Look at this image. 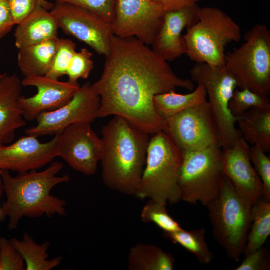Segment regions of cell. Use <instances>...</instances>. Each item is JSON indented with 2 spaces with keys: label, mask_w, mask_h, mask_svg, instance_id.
Masks as SVG:
<instances>
[{
  "label": "cell",
  "mask_w": 270,
  "mask_h": 270,
  "mask_svg": "<svg viewBox=\"0 0 270 270\" xmlns=\"http://www.w3.org/2000/svg\"><path fill=\"white\" fill-rule=\"evenodd\" d=\"M2 182L1 178H0V197L2 196V193L4 192Z\"/></svg>",
  "instance_id": "40"
},
{
  "label": "cell",
  "mask_w": 270,
  "mask_h": 270,
  "mask_svg": "<svg viewBox=\"0 0 270 270\" xmlns=\"http://www.w3.org/2000/svg\"><path fill=\"white\" fill-rule=\"evenodd\" d=\"M160 5L166 12L178 10L196 4L200 0H150Z\"/></svg>",
  "instance_id": "38"
},
{
  "label": "cell",
  "mask_w": 270,
  "mask_h": 270,
  "mask_svg": "<svg viewBox=\"0 0 270 270\" xmlns=\"http://www.w3.org/2000/svg\"><path fill=\"white\" fill-rule=\"evenodd\" d=\"M206 97L204 88L197 85L194 90L188 94H182L170 90L158 94L154 98V105L157 114L164 120L204 102Z\"/></svg>",
  "instance_id": "24"
},
{
  "label": "cell",
  "mask_w": 270,
  "mask_h": 270,
  "mask_svg": "<svg viewBox=\"0 0 270 270\" xmlns=\"http://www.w3.org/2000/svg\"><path fill=\"white\" fill-rule=\"evenodd\" d=\"M186 28V54L196 63L212 66H224L226 46L239 42L242 36L240 26L215 7H200L196 20Z\"/></svg>",
  "instance_id": "6"
},
{
  "label": "cell",
  "mask_w": 270,
  "mask_h": 270,
  "mask_svg": "<svg viewBox=\"0 0 270 270\" xmlns=\"http://www.w3.org/2000/svg\"><path fill=\"white\" fill-rule=\"evenodd\" d=\"M166 12L150 0H118L112 22L114 36L134 37L150 46L162 24Z\"/></svg>",
  "instance_id": "13"
},
{
  "label": "cell",
  "mask_w": 270,
  "mask_h": 270,
  "mask_svg": "<svg viewBox=\"0 0 270 270\" xmlns=\"http://www.w3.org/2000/svg\"><path fill=\"white\" fill-rule=\"evenodd\" d=\"M2 74H0V78H1V76H2Z\"/></svg>",
  "instance_id": "42"
},
{
  "label": "cell",
  "mask_w": 270,
  "mask_h": 270,
  "mask_svg": "<svg viewBox=\"0 0 270 270\" xmlns=\"http://www.w3.org/2000/svg\"><path fill=\"white\" fill-rule=\"evenodd\" d=\"M24 262L10 240L0 235V270H25Z\"/></svg>",
  "instance_id": "34"
},
{
  "label": "cell",
  "mask_w": 270,
  "mask_h": 270,
  "mask_svg": "<svg viewBox=\"0 0 270 270\" xmlns=\"http://www.w3.org/2000/svg\"><path fill=\"white\" fill-rule=\"evenodd\" d=\"M50 12L66 34L85 43L98 54L108 55L114 35L111 22L88 9L69 3L54 2Z\"/></svg>",
  "instance_id": "11"
},
{
  "label": "cell",
  "mask_w": 270,
  "mask_h": 270,
  "mask_svg": "<svg viewBox=\"0 0 270 270\" xmlns=\"http://www.w3.org/2000/svg\"><path fill=\"white\" fill-rule=\"evenodd\" d=\"M178 186L181 200L206 206L218 194L223 177L222 148L219 145L183 152Z\"/></svg>",
  "instance_id": "9"
},
{
  "label": "cell",
  "mask_w": 270,
  "mask_h": 270,
  "mask_svg": "<svg viewBox=\"0 0 270 270\" xmlns=\"http://www.w3.org/2000/svg\"><path fill=\"white\" fill-rule=\"evenodd\" d=\"M236 123L248 144L258 146L265 153L270 150V108H252Z\"/></svg>",
  "instance_id": "22"
},
{
  "label": "cell",
  "mask_w": 270,
  "mask_h": 270,
  "mask_svg": "<svg viewBox=\"0 0 270 270\" xmlns=\"http://www.w3.org/2000/svg\"><path fill=\"white\" fill-rule=\"evenodd\" d=\"M23 87L17 74L4 73L0 78V148L12 142L16 130L26 125L18 104Z\"/></svg>",
  "instance_id": "19"
},
{
  "label": "cell",
  "mask_w": 270,
  "mask_h": 270,
  "mask_svg": "<svg viewBox=\"0 0 270 270\" xmlns=\"http://www.w3.org/2000/svg\"><path fill=\"white\" fill-rule=\"evenodd\" d=\"M63 164L52 162L45 170L18 173L12 176L8 170H0V178L6 200L0 209V220L9 218V230H16L24 218H38L44 215H66V202L50 194L56 186L68 182V175L58 176Z\"/></svg>",
  "instance_id": "3"
},
{
  "label": "cell",
  "mask_w": 270,
  "mask_h": 270,
  "mask_svg": "<svg viewBox=\"0 0 270 270\" xmlns=\"http://www.w3.org/2000/svg\"><path fill=\"white\" fill-rule=\"evenodd\" d=\"M1 56H2V54H1L0 50V59H1Z\"/></svg>",
  "instance_id": "41"
},
{
  "label": "cell",
  "mask_w": 270,
  "mask_h": 270,
  "mask_svg": "<svg viewBox=\"0 0 270 270\" xmlns=\"http://www.w3.org/2000/svg\"><path fill=\"white\" fill-rule=\"evenodd\" d=\"M102 134L100 162L104 184L135 196L146 165L150 135L118 116L104 126Z\"/></svg>",
  "instance_id": "2"
},
{
  "label": "cell",
  "mask_w": 270,
  "mask_h": 270,
  "mask_svg": "<svg viewBox=\"0 0 270 270\" xmlns=\"http://www.w3.org/2000/svg\"><path fill=\"white\" fill-rule=\"evenodd\" d=\"M100 96L92 84L80 86L72 99L62 106L44 112L36 118L37 124L26 130V134L36 138L61 134L68 126L77 123L91 124L97 118Z\"/></svg>",
  "instance_id": "12"
},
{
  "label": "cell",
  "mask_w": 270,
  "mask_h": 270,
  "mask_svg": "<svg viewBox=\"0 0 270 270\" xmlns=\"http://www.w3.org/2000/svg\"><path fill=\"white\" fill-rule=\"evenodd\" d=\"M250 158L262 182L264 200L270 202V158L261 148L252 146L250 149Z\"/></svg>",
  "instance_id": "32"
},
{
  "label": "cell",
  "mask_w": 270,
  "mask_h": 270,
  "mask_svg": "<svg viewBox=\"0 0 270 270\" xmlns=\"http://www.w3.org/2000/svg\"><path fill=\"white\" fill-rule=\"evenodd\" d=\"M252 206L224 175L218 196L206 206L216 240L236 262L240 261L246 246Z\"/></svg>",
  "instance_id": "5"
},
{
  "label": "cell",
  "mask_w": 270,
  "mask_h": 270,
  "mask_svg": "<svg viewBox=\"0 0 270 270\" xmlns=\"http://www.w3.org/2000/svg\"><path fill=\"white\" fill-rule=\"evenodd\" d=\"M224 66L240 90L263 96L270 92V32L257 24L245 35L244 42L226 54Z\"/></svg>",
  "instance_id": "7"
},
{
  "label": "cell",
  "mask_w": 270,
  "mask_h": 270,
  "mask_svg": "<svg viewBox=\"0 0 270 270\" xmlns=\"http://www.w3.org/2000/svg\"><path fill=\"white\" fill-rule=\"evenodd\" d=\"M162 131L182 152L220 146L207 100L164 119Z\"/></svg>",
  "instance_id": "10"
},
{
  "label": "cell",
  "mask_w": 270,
  "mask_h": 270,
  "mask_svg": "<svg viewBox=\"0 0 270 270\" xmlns=\"http://www.w3.org/2000/svg\"><path fill=\"white\" fill-rule=\"evenodd\" d=\"M92 57V54L86 48L76 52L66 72L68 81L78 82L80 79L88 78L94 68Z\"/></svg>",
  "instance_id": "31"
},
{
  "label": "cell",
  "mask_w": 270,
  "mask_h": 270,
  "mask_svg": "<svg viewBox=\"0 0 270 270\" xmlns=\"http://www.w3.org/2000/svg\"><path fill=\"white\" fill-rule=\"evenodd\" d=\"M100 78L92 84L100 96L97 118L120 116L149 135L162 131V119L154 98L182 88L194 89L191 80L178 77L168 62L134 37H112Z\"/></svg>",
  "instance_id": "1"
},
{
  "label": "cell",
  "mask_w": 270,
  "mask_h": 270,
  "mask_svg": "<svg viewBox=\"0 0 270 270\" xmlns=\"http://www.w3.org/2000/svg\"><path fill=\"white\" fill-rule=\"evenodd\" d=\"M175 260L171 254L151 244H138L128 256L130 270H172Z\"/></svg>",
  "instance_id": "23"
},
{
  "label": "cell",
  "mask_w": 270,
  "mask_h": 270,
  "mask_svg": "<svg viewBox=\"0 0 270 270\" xmlns=\"http://www.w3.org/2000/svg\"><path fill=\"white\" fill-rule=\"evenodd\" d=\"M236 270H269L270 254L268 249L263 246L246 255Z\"/></svg>",
  "instance_id": "35"
},
{
  "label": "cell",
  "mask_w": 270,
  "mask_h": 270,
  "mask_svg": "<svg viewBox=\"0 0 270 270\" xmlns=\"http://www.w3.org/2000/svg\"><path fill=\"white\" fill-rule=\"evenodd\" d=\"M59 28L50 10L38 5L24 20L17 25L15 45L18 49L58 38Z\"/></svg>",
  "instance_id": "20"
},
{
  "label": "cell",
  "mask_w": 270,
  "mask_h": 270,
  "mask_svg": "<svg viewBox=\"0 0 270 270\" xmlns=\"http://www.w3.org/2000/svg\"><path fill=\"white\" fill-rule=\"evenodd\" d=\"M40 6L48 10H50L54 5V3L50 2L47 0H39Z\"/></svg>",
  "instance_id": "39"
},
{
  "label": "cell",
  "mask_w": 270,
  "mask_h": 270,
  "mask_svg": "<svg viewBox=\"0 0 270 270\" xmlns=\"http://www.w3.org/2000/svg\"><path fill=\"white\" fill-rule=\"evenodd\" d=\"M23 86H33L37 93L32 96H21L18 104L26 122L36 120L41 114L56 110L68 103L80 88L78 82H61L44 76L24 77Z\"/></svg>",
  "instance_id": "16"
},
{
  "label": "cell",
  "mask_w": 270,
  "mask_h": 270,
  "mask_svg": "<svg viewBox=\"0 0 270 270\" xmlns=\"http://www.w3.org/2000/svg\"><path fill=\"white\" fill-rule=\"evenodd\" d=\"M10 240L22 256L26 270H51L59 266L62 261V256L48 260L49 256L47 252L50 242L38 244L28 233L24 234L22 240L16 238Z\"/></svg>",
  "instance_id": "25"
},
{
  "label": "cell",
  "mask_w": 270,
  "mask_h": 270,
  "mask_svg": "<svg viewBox=\"0 0 270 270\" xmlns=\"http://www.w3.org/2000/svg\"><path fill=\"white\" fill-rule=\"evenodd\" d=\"M15 26L6 0L0 2V40Z\"/></svg>",
  "instance_id": "37"
},
{
  "label": "cell",
  "mask_w": 270,
  "mask_h": 270,
  "mask_svg": "<svg viewBox=\"0 0 270 270\" xmlns=\"http://www.w3.org/2000/svg\"><path fill=\"white\" fill-rule=\"evenodd\" d=\"M3 0H0V2H2Z\"/></svg>",
  "instance_id": "43"
},
{
  "label": "cell",
  "mask_w": 270,
  "mask_h": 270,
  "mask_svg": "<svg viewBox=\"0 0 270 270\" xmlns=\"http://www.w3.org/2000/svg\"><path fill=\"white\" fill-rule=\"evenodd\" d=\"M252 222L244 254L262 246L270 234V202L262 198L252 206Z\"/></svg>",
  "instance_id": "26"
},
{
  "label": "cell",
  "mask_w": 270,
  "mask_h": 270,
  "mask_svg": "<svg viewBox=\"0 0 270 270\" xmlns=\"http://www.w3.org/2000/svg\"><path fill=\"white\" fill-rule=\"evenodd\" d=\"M59 38L18 49V64L24 77L46 76L56 52Z\"/></svg>",
  "instance_id": "21"
},
{
  "label": "cell",
  "mask_w": 270,
  "mask_h": 270,
  "mask_svg": "<svg viewBox=\"0 0 270 270\" xmlns=\"http://www.w3.org/2000/svg\"><path fill=\"white\" fill-rule=\"evenodd\" d=\"M102 152V139L88 123H77L67 127L61 134L58 156L74 170L92 176Z\"/></svg>",
  "instance_id": "14"
},
{
  "label": "cell",
  "mask_w": 270,
  "mask_h": 270,
  "mask_svg": "<svg viewBox=\"0 0 270 270\" xmlns=\"http://www.w3.org/2000/svg\"><path fill=\"white\" fill-rule=\"evenodd\" d=\"M250 145L242 137L230 148L222 149L223 174L253 205L263 196L262 182L252 165Z\"/></svg>",
  "instance_id": "17"
},
{
  "label": "cell",
  "mask_w": 270,
  "mask_h": 270,
  "mask_svg": "<svg viewBox=\"0 0 270 270\" xmlns=\"http://www.w3.org/2000/svg\"><path fill=\"white\" fill-rule=\"evenodd\" d=\"M60 134L42 143L38 138L27 135L10 145L0 148V170L18 173L37 170L58 156Z\"/></svg>",
  "instance_id": "15"
},
{
  "label": "cell",
  "mask_w": 270,
  "mask_h": 270,
  "mask_svg": "<svg viewBox=\"0 0 270 270\" xmlns=\"http://www.w3.org/2000/svg\"><path fill=\"white\" fill-rule=\"evenodd\" d=\"M254 107L270 108L268 96H262L248 89H236L228 104L231 114L237 118L242 116Z\"/></svg>",
  "instance_id": "28"
},
{
  "label": "cell",
  "mask_w": 270,
  "mask_h": 270,
  "mask_svg": "<svg viewBox=\"0 0 270 270\" xmlns=\"http://www.w3.org/2000/svg\"><path fill=\"white\" fill-rule=\"evenodd\" d=\"M183 152L160 131L152 135L146 165L135 196L166 206L181 200L178 179Z\"/></svg>",
  "instance_id": "4"
},
{
  "label": "cell",
  "mask_w": 270,
  "mask_h": 270,
  "mask_svg": "<svg viewBox=\"0 0 270 270\" xmlns=\"http://www.w3.org/2000/svg\"><path fill=\"white\" fill-rule=\"evenodd\" d=\"M200 8L196 4L180 10L166 12L152 44V50L167 62L186 54V44L182 32L196 20Z\"/></svg>",
  "instance_id": "18"
},
{
  "label": "cell",
  "mask_w": 270,
  "mask_h": 270,
  "mask_svg": "<svg viewBox=\"0 0 270 270\" xmlns=\"http://www.w3.org/2000/svg\"><path fill=\"white\" fill-rule=\"evenodd\" d=\"M76 46L72 40L59 38L51 68L46 76L58 80L66 75L72 58L76 52Z\"/></svg>",
  "instance_id": "30"
},
{
  "label": "cell",
  "mask_w": 270,
  "mask_h": 270,
  "mask_svg": "<svg viewBox=\"0 0 270 270\" xmlns=\"http://www.w3.org/2000/svg\"><path fill=\"white\" fill-rule=\"evenodd\" d=\"M141 218L145 223H154L166 233L176 232L182 228L169 214L166 206L152 200H150L144 206Z\"/></svg>",
  "instance_id": "29"
},
{
  "label": "cell",
  "mask_w": 270,
  "mask_h": 270,
  "mask_svg": "<svg viewBox=\"0 0 270 270\" xmlns=\"http://www.w3.org/2000/svg\"><path fill=\"white\" fill-rule=\"evenodd\" d=\"M206 232L202 228L192 230L182 228L174 232H164V236L192 254L200 263L206 264L212 260L214 254L206 242Z\"/></svg>",
  "instance_id": "27"
},
{
  "label": "cell",
  "mask_w": 270,
  "mask_h": 270,
  "mask_svg": "<svg viewBox=\"0 0 270 270\" xmlns=\"http://www.w3.org/2000/svg\"><path fill=\"white\" fill-rule=\"evenodd\" d=\"M191 80L206 90L212 116L222 149L231 148L242 137L236 127L239 118L234 116L228 104L234 90L236 82L224 66H212L204 63H196L190 70Z\"/></svg>",
  "instance_id": "8"
},
{
  "label": "cell",
  "mask_w": 270,
  "mask_h": 270,
  "mask_svg": "<svg viewBox=\"0 0 270 270\" xmlns=\"http://www.w3.org/2000/svg\"><path fill=\"white\" fill-rule=\"evenodd\" d=\"M54 2H66L88 9L108 22H113L116 13L118 0H51Z\"/></svg>",
  "instance_id": "33"
},
{
  "label": "cell",
  "mask_w": 270,
  "mask_h": 270,
  "mask_svg": "<svg viewBox=\"0 0 270 270\" xmlns=\"http://www.w3.org/2000/svg\"><path fill=\"white\" fill-rule=\"evenodd\" d=\"M6 0L15 26L24 20L40 6L39 0Z\"/></svg>",
  "instance_id": "36"
}]
</instances>
